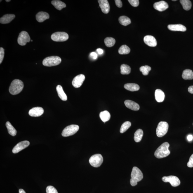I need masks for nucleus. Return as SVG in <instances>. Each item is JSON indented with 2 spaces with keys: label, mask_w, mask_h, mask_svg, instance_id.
Instances as JSON below:
<instances>
[{
  "label": "nucleus",
  "mask_w": 193,
  "mask_h": 193,
  "mask_svg": "<svg viewBox=\"0 0 193 193\" xmlns=\"http://www.w3.org/2000/svg\"><path fill=\"white\" fill-rule=\"evenodd\" d=\"M173 1H176V0H173Z\"/></svg>",
  "instance_id": "47"
},
{
  "label": "nucleus",
  "mask_w": 193,
  "mask_h": 193,
  "mask_svg": "<svg viewBox=\"0 0 193 193\" xmlns=\"http://www.w3.org/2000/svg\"><path fill=\"white\" fill-rule=\"evenodd\" d=\"M90 56H91L92 58L95 60V59L97 58V55L96 53L95 52H92L90 54Z\"/></svg>",
  "instance_id": "41"
},
{
  "label": "nucleus",
  "mask_w": 193,
  "mask_h": 193,
  "mask_svg": "<svg viewBox=\"0 0 193 193\" xmlns=\"http://www.w3.org/2000/svg\"><path fill=\"white\" fill-rule=\"evenodd\" d=\"M187 138L188 140L189 141H191L193 139L192 135H189L187 136Z\"/></svg>",
  "instance_id": "43"
},
{
  "label": "nucleus",
  "mask_w": 193,
  "mask_h": 193,
  "mask_svg": "<svg viewBox=\"0 0 193 193\" xmlns=\"http://www.w3.org/2000/svg\"><path fill=\"white\" fill-rule=\"evenodd\" d=\"M24 88V84L22 81L15 79L12 82L9 88V92L12 95L18 94L22 91Z\"/></svg>",
  "instance_id": "3"
},
{
  "label": "nucleus",
  "mask_w": 193,
  "mask_h": 193,
  "mask_svg": "<svg viewBox=\"0 0 193 193\" xmlns=\"http://www.w3.org/2000/svg\"><path fill=\"white\" fill-rule=\"evenodd\" d=\"M162 180L165 182H169L173 187L178 186L181 184L180 181L178 177L174 176L163 177Z\"/></svg>",
  "instance_id": "10"
},
{
  "label": "nucleus",
  "mask_w": 193,
  "mask_h": 193,
  "mask_svg": "<svg viewBox=\"0 0 193 193\" xmlns=\"http://www.w3.org/2000/svg\"><path fill=\"white\" fill-rule=\"evenodd\" d=\"M124 88L130 91H138L140 89L138 85L135 83H127L124 85Z\"/></svg>",
  "instance_id": "22"
},
{
  "label": "nucleus",
  "mask_w": 193,
  "mask_h": 193,
  "mask_svg": "<svg viewBox=\"0 0 193 193\" xmlns=\"http://www.w3.org/2000/svg\"><path fill=\"white\" fill-rule=\"evenodd\" d=\"M31 42H32V41H32V40H31Z\"/></svg>",
  "instance_id": "48"
},
{
  "label": "nucleus",
  "mask_w": 193,
  "mask_h": 193,
  "mask_svg": "<svg viewBox=\"0 0 193 193\" xmlns=\"http://www.w3.org/2000/svg\"><path fill=\"white\" fill-rule=\"evenodd\" d=\"M31 38L29 35L25 31H22L20 33L18 38V43L20 46H25L28 42H30Z\"/></svg>",
  "instance_id": "9"
},
{
  "label": "nucleus",
  "mask_w": 193,
  "mask_h": 193,
  "mask_svg": "<svg viewBox=\"0 0 193 193\" xmlns=\"http://www.w3.org/2000/svg\"><path fill=\"white\" fill-rule=\"evenodd\" d=\"M182 77L185 80H192L193 79V71L189 69L184 71L182 74Z\"/></svg>",
  "instance_id": "24"
},
{
  "label": "nucleus",
  "mask_w": 193,
  "mask_h": 193,
  "mask_svg": "<svg viewBox=\"0 0 193 193\" xmlns=\"http://www.w3.org/2000/svg\"><path fill=\"white\" fill-rule=\"evenodd\" d=\"M85 79L84 75L80 74L76 76L72 81V84L75 88L80 87L82 85Z\"/></svg>",
  "instance_id": "12"
},
{
  "label": "nucleus",
  "mask_w": 193,
  "mask_h": 193,
  "mask_svg": "<svg viewBox=\"0 0 193 193\" xmlns=\"http://www.w3.org/2000/svg\"><path fill=\"white\" fill-rule=\"evenodd\" d=\"M62 61L60 57L57 56L48 57L43 60V64L45 66L52 67L59 65Z\"/></svg>",
  "instance_id": "4"
},
{
  "label": "nucleus",
  "mask_w": 193,
  "mask_h": 193,
  "mask_svg": "<svg viewBox=\"0 0 193 193\" xmlns=\"http://www.w3.org/2000/svg\"><path fill=\"white\" fill-rule=\"evenodd\" d=\"M169 127L168 123L166 122H160L156 129V135L159 137H162L168 133Z\"/></svg>",
  "instance_id": "5"
},
{
  "label": "nucleus",
  "mask_w": 193,
  "mask_h": 193,
  "mask_svg": "<svg viewBox=\"0 0 193 193\" xmlns=\"http://www.w3.org/2000/svg\"><path fill=\"white\" fill-rule=\"evenodd\" d=\"M97 52H98L99 55H102V54L103 53V50L101 48L97 49Z\"/></svg>",
  "instance_id": "44"
},
{
  "label": "nucleus",
  "mask_w": 193,
  "mask_h": 193,
  "mask_svg": "<svg viewBox=\"0 0 193 193\" xmlns=\"http://www.w3.org/2000/svg\"><path fill=\"white\" fill-rule=\"evenodd\" d=\"M143 135V132L142 130L139 129L137 130L136 132H135L134 137L135 141L136 142H140L141 140H142Z\"/></svg>",
  "instance_id": "27"
},
{
  "label": "nucleus",
  "mask_w": 193,
  "mask_h": 193,
  "mask_svg": "<svg viewBox=\"0 0 193 193\" xmlns=\"http://www.w3.org/2000/svg\"><path fill=\"white\" fill-rule=\"evenodd\" d=\"M187 166L189 168H192L193 167V154L189 158V160L187 163Z\"/></svg>",
  "instance_id": "39"
},
{
  "label": "nucleus",
  "mask_w": 193,
  "mask_h": 193,
  "mask_svg": "<svg viewBox=\"0 0 193 193\" xmlns=\"http://www.w3.org/2000/svg\"><path fill=\"white\" fill-rule=\"evenodd\" d=\"M6 1H7V2H9V1H10V0H9V1H7V0H6Z\"/></svg>",
  "instance_id": "46"
},
{
  "label": "nucleus",
  "mask_w": 193,
  "mask_h": 193,
  "mask_svg": "<svg viewBox=\"0 0 193 193\" xmlns=\"http://www.w3.org/2000/svg\"><path fill=\"white\" fill-rule=\"evenodd\" d=\"M155 97L156 100L157 102H163L165 99V93L161 90H156L155 92Z\"/></svg>",
  "instance_id": "21"
},
{
  "label": "nucleus",
  "mask_w": 193,
  "mask_h": 193,
  "mask_svg": "<svg viewBox=\"0 0 193 193\" xmlns=\"http://www.w3.org/2000/svg\"><path fill=\"white\" fill-rule=\"evenodd\" d=\"M57 91L60 98L62 101H66L67 100V97L66 95L64 93L62 87L60 85H58L57 86Z\"/></svg>",
  "instance_id": "23"
},
{
  "label": "nucleus",
  "mask_w": 193,
  "mask_h": 193,
  "mask_svg": "<svg viewBox=\"0 0 193 193\" xmlns=\"http://www.w3.org/2000/svg\"><path fill=\"white\" fill-rule=\"evenodd\" d=\"M128 1L131 6L134 7H138L139 4L138 0H128Z\"/></svg>",
  "instance_id": "37"
},
{
  "label": "nucleus",
  "mask_w": 193,
  "mask_h": 193,
  "mask_svg": "<svg viewBox=\"0 0 193 193\" xmlns=\"http://www.w3.org/2000/svg\"></svg>",
  "instance_id": "49"
},
{
  "label": "nucleus",
  "mask_w": 193,
  "mask_h": 193,
  "mask_svg": "<svg viewBox=\"0 0 193 193\" xmlns=\"http://www.w3.org/2000/svg\"><path fill=\"white\" fill-rule=\"evenodd\" d=\"M4 55V50L2 47L0 48V64L2 63Z\"/></svg>",
  "instance_id": "38"
},
{
  "label": "nucleus",
  "mask_w": 193,
  "mask_h": 193,
  "mask_svg": "<svg viewBox=\"0 0 193 193\" xmlns=\"http://www.w3.org/2000/svg\"><path fill=\"white\" fill-rule=\"evenodd\" d=\"M119 23L121 25L125 26L128 25L131 23V20L128 17L126 16H121L119 18Z\"/></svg>",
  "instance_id": "29"
},
{
  "label": "nucleus",
  "mask_w": 193,
  "mask_h": 193,
  "mask_svg": "<svg viewBox=\"0 0 193 193\" xmlns=\"http://www.w3.org/2000/svg\"><path fill=\"white\" fill-rule=\"evenodd\" d=\"M29 145H30V142L28 141H24L20 142L13 148V150H12V152L14 154H17L23 149L28 147Z\"/></svg>",
  "instance_id": "11"
},
{
  "label": "nucleus",
  "mask_w": 193,
  "mask_h": 193,
  "mask_svg": "<svg viewBox=\"0 0 193 193\" xmlns=\"http://www.w3.org/2000/svg\"><path fill=\"white\" fill-rule=\"evenodd\" d=\"M154 8L159 12L165 11L168 8V3L164 1H161L156 2L154 4Z\"/></svg>",
  "instance_id": "14"
},
{
  "label": "nucleus",
  "mask_w": 193,
  "mask_h": 193,
  "mask_svg": "<svg viewBox=\"0 0 193 193\" xmlns=\"http://www.w3.org/2000/svg\"><path fill=\"white\" fill-rule=\"evenodd\" d=\"M131 50L126 45H122L119 48V53L120 55H127L130 53Z\"/></svg>",
  "instance_id": "32"
},
{
  "label": "nucleus",
  "mask_w": 193,
  "mask_h": 193,
  "mask_svg": "<svg viewBox=\"0 0 193 193\" xmlns=\"http://www.w3.org/2000/svg\"><path fill=\"white\" fill-rule=\"evenodd\" d=\"M143 40L145 44L149 47H154L157 46V41L155 38L153 36H146L144 38Z\"/></svg>",
  "instance_id": "16"
},
{
  "label": "nucleus",
  "mask_w": 193,
  "mask_h": 193,
  "mask_svg": "<svg viewBox=\"0 0 193 193\" xmlns=\"http://www.w3.org/2000/svg\"><path fill=\"white\" fill-rule=\"evenodd\" d=\"M103 158L100 154H95L92 156L89 159V163L95 168L100 167L103 162Z\"/></svg>",
  "instance_id": "7"
},
{
  "label": "nucleus",
  "mask_w": 193,
  "mask_h": 193,
  "mask_svg": "<svg viewBox=\"0 0 193 193\" xmlns=\"http://www.w3.org/2000/svg\"><path fill=\"white\" fill-rule=\"evenodd\" d=\"M151 68L149 66L145 65L142 66L140 68V70L141 72H142V74L144 76H147L149 74V71L151 70Z\"/></svg>",
  "instance_id": "35"
},
{
  "label": "nucleus",
  "mask_w": 193,
  "mask_h": 193,
  "mask_svg": "<svg viewBox=\"0 0 193 193\" xmlns=\"http://www.w3.org/2000/svg\"><path fill=\"white\" fill-rule=\"evenodd\" d=\"M51 3L56 9L59 10H61L63 8H65L66 7L65 3L58 0L52 1H51Z\"/></svg>",
  "instance_id": "25"
},
{
  "label": "nucleus",
  "mask_w": 193,
  "mask_h": 193,
  "mask_svg": "<svg viewBox=\"0 0 193 193\" xmlns=\"http://www.w3.org/2000/svg\"><path fill=\"white\" fill-rule=\"evenodd\" d=\"M44 113V109L41 107L33 108L29 112V114L31 117H38L42 115Z\"/></svg>",
  "instance_id": "13"
},
{
  "label": "nucleus",
  "mask_w": 193,
  "mask_h": 193,
  "mask_svg": "<svg viewBox=\"0 0 193 193\" xmlns=\"http://www.w3.org/2000/svg\"><path fill=\"white\" fill-rule=\"evenodd\" d=\"M100 117L103 122H106L110 119L111 114L108 111H105L100 113Z\"/></svg>",
  "instance_id": "26"
},
{
  "label": "nucleus",
  "mask_w": 193,
  "mask_h": 193,
  "mask_svg": "<svg viewBox=\"0 0 193 193\" xmlns=\"http://www.w3.org/2000/svg\"><path fill=\"white\" fill-rule=\"evenodd\" d=\"M79 130V126L77 125H72L68 126L63 131L62 135L64 137H68L74 135Z\"/></svg>",
  "instance_id": "6"
},
{
  "label": "nucleus",
  "mask_w": 193,
  "mask_h": 193,
  "mask_svg": "<svg viewBox=\"0 0 193 193\" xmlns=\"http://www.w3.org/2000/svg\"><path fill=\"white\" fill-rule=\"evenodd\" d=\"M116 4L118 7L121 8L122 6V3L121 0H115V1Z\"/></svg>",
  "instance_id": "40"
},
{
  "label": "nucleus",
  "mask_w": 193,
  "mask_h": 193,
  "mask_svg": "<svg viewBox=\"0 0 193 193\" xmlns=\"http://www.w3.org/2000/svg\"><path fill=\"white\" fill-rule=\"evenodd\" d=\"M46 191L47 193H58L56 189L52 186L47 187Z\"/></svg>",
  "instance_id": "36"
},
{
  "label": "nucleus",
  "mask_w": 193,
  "mask_h": 193,
  "mask_svg": "<svg viewBox=\"0 0 193 193\" xmlns=\"http://www.w3.org/2000/svg\"><path fill=\"white\" fill-rule=\"evenodd\" d=\"M131 126V122L129 121L125 122L122 125L120 130V132L121 133H125Z\"/></svg>",
  "instance_id": "34"
},
{
  "label": "nucleus",
  "mask_w": 193,
  "mask_h": 193,
  "mask_svg": "<svg viewBox=\"0 0 193 193\" xmlns=\"http://www.w3.org/2000/svg\"><path fill=\"white\" fill-rule=\"evenodd\" d=\"M98 2L102 11L105 14H108L110 10V6L107 0H98Z\"/></svg>",
  "instance_id": "15"
},
{
  "label": "nucleus",
  "mask_w": 193,
  "mask_h": 193,
  "mask_svg": "<svg viewBox=\"0 0 193 193\" xmlns=\"http://www.w3.org/2000/svg\"><path fill=\"white\" fill-rule=\"evenodd\" d=\"M120 69L121 74L123 75L129 74L131 72V67L126 64L121 65Z\"/></svg>",
  "instance_id": "31"
},
{
  "label": "nucleus",
  "mask_w": 193,
  "mask_h": 193,
  "mask_svg": "<svg viewBox=\"0 0 193 193\" xmlns=\"http://www.w3.org/2000/svg\"><path fill=\"white\" fill-rule=\"evenodd\" d=\"M6 126L7 128L8 133L13 136H15L17 134L16 130L14 127L9 122H7L6 123Z\"/></svg>",
  "instance_id": "28"
},
{
  "label": "nucleus",
  "mask_w": 193,
  "mask_h": 193,
  "mask_svg": "<svg viewBox=\"0 0 193 193\" xmlns=\"http://www.w3.org/2000/svg\"><path fill=\"white\" fill-rule=\"evenodd\" d=\"M49 18V15L46 12H39L36 15V20L39 22H43Z\"/></svg>",
  "instance_id": "19"
},
{
  "label": "nucleus",
  "mask_w": 193,
  "mask_h": 193,
  "mask_svg": "<svg viewBox=\"0 0 193 193\" xmlns=\"http://www.w3.org/2000/svg\"><path fill=\"white\" fill-rule=\"evenodd\" d=\"M51 38L53 41L57 42H64L69 38L68 34L64 32H57L52 35Z\"/></svg>",
  "instance_id": "8"
},
{
  "label": "nucleus",
  "mask_w": 193,
  "mask_h": 193,
  "mask_svg": "<svg viewBox=\"0 0 193 193\" xmlns=\"http://www.w3.org/2000/svg\"><path fill=\"white\" fill-rule=\"evenodd\" d=\"M168 28L171 31L181 32H185L187 29L185 26L181 24H170L168 25Z\"/></svg>",
  "instance_id": "18"
},
{
  "label": "nucleus",
  "mask_w": 193,
  "mask_h": 193,
  "mask_svg": "<svg viewBox=\"0 0 193 193\" xmlns=\"http://www.w3.org/2000/svg\"><path fill=\"white\" fill-rule=\"evenodd\" d=\"M19 193H26L25 191L22 189H19Z\"/></svg>",
  "instance_id": "45"
},
{
  "label": "nucleus",
  "mask_w": 193,
  "mask_h": 193,
  "mask_svg": "<svg viewBox=\"0 0 193 193\" xmlns=\"http://www.w3.org/2000/svg\"><path fill=\"white\" fill-rule=\"evenodd\" d=\"M143 176L141 170L137 167H134L131 173V178L130 180V184L133 186H135L143 178Z\"/></svg>",
  "instance_id": "2"
},
{
  "label": "nucleus",
  "mask_w": 193,
  "mask_h": 193,
  "mask_svg": "<svg viewBox=\"0 0 193 193\" xmlns=\"http://www.w3.org/2000/svg\"><path fill=\"white\" fill-rule=\"evenodd\" d=\"M170 144L167 142H164L154 152V156L158 159L166 157L170 155V151L169 150Z\"/></svg>",
  "instance_id": "1"
},
{
  "label": "nucleus",
  "mask_w": 193,
  "mask_h": 193,
  "mask_svg": "<svg viewBox=\"0 0 193 193\" xmlns=\"http://www.w3.org/2000/svg\"><path fill=\"white\" fill-rule=\"evenodd\" d=\"M125 104L127 108L132 110L138 111L140 108V106L138 104L131 100H127L125 101Z\"/></svg>",
  "instance_id": "17"
},
{
  "label": "nucleus",
  "mask_w": 193,
  "mask_h": 193,
  "mask_svg": "<svg viewBox=\"0 0 193 193\" xmlns=\"http://www.w3.org/2000/svg\"><path fill=\"white\" fill-rule=\"evenodd\" d=\"M188 91L191 94H193V86H189L188 88Z\"/></svg>",
  "instance_id": "42"
},
{
  "label": "nucleus",
  "mask_w": 193,
  "mask_h": 193,
  "mask_svg": "<svg viewBox=\"0 0 193 193\" xmlns=\"http://www.w3.org/2000/svg\"><path fill=\"white\" fill-rule=\"evenodd\" d=\"M106 46L108 47H111L114 46L116 43L115 39L112 37H107L104 40Z\"/></svg>",
  "instance_id": "33"
},
{
  "label": "nucleus",
  "mask_w": 193,
  "mask_h": 193,
  "mask_svg": "<svg viewBox=\"0 0 193 193\" xmlns=\"http://www.w3.org/2000/svg\"><path fill=\"white\" fill-rule=\"evenodd\" d=\"M15 15L13 14H7L3 15L0 19V23L1 24H6L9 23L15 18Z\"/></svg>",
  "instance_id": "20"
},
{
  "label": "nucleus",
  "mask_w": 193,
  "mask_h": 193,
  "mask_svg": "<svg viewBox=\"0 0 193 193\" xmlns=\"http://www.w3.org/2000/svg\"><path fill=\"white\" fill-rule=\"evenodd\" d=\"M184 9L186 10H190L192 7V3L189 0H181L180 1Z\"/></svg>",
  "instance_id": "30"
}]
</instances>
